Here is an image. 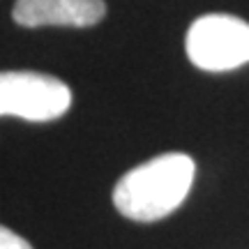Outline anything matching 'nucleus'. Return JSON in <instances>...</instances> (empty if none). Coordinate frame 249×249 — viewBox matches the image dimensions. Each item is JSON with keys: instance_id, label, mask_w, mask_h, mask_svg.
I'll return each mask as SVG.
<instances>
[{"instance_id": "f257e3e1", "label": "nucleus", "mask_w": 249, "mask_h": 249, "mask_svg": "<svg viewBox=\"0 0 249 249\" xmlns=\"http://www.w3.org/2000/svg\"><path fill=\"white\" fill-rule=\"evenodd\" d=\"M196 173L185 152H166L127 171L113 189V205L127 219L157 222L185 203Z\"/></svg>"}, {"instance_id": "f03ea898", "label": "nucleus", "mask_w": 249, "mask_h": 249, "mask_svg": "<svg viewBox=\"0 0 249 249\" xmlns=\"http://www.w3.org/2000/svg\"><path fill=\"white\" fill-rule=\"evenodd\" d=\"M187 58L203 71H231L249 62V23L231 14H205L189 26Z\"/></svg>"}, {"instance_id": "7ed1b4c3", "label": "nucleus", "mask_w": 249, "mask_h": 249, "mask_svg": "<svg viewBox=\"0 0 249 249\" xmlns=\"http://www.w3.org/2000/svg\"><path fill=\"white\" fill-rule=\"evenodd\" d=\"M71 90L39 71H0V116L28 123H49L67 113Z\"/></svg>"}, {"instance_id": "20e7f679", "label": "nucleus", "mask_w": 249, "mask_h": 249, "mask_svg": "<svg viewBox=\"0 0 249 249\" xmlns=\"http://www.w3.org/2000/svg\"><path fill=\"white\" fill-rule=\"evenodd\" d=\"M107 14L104 0H17L12 18L23 28H90Z\"/></svg>"}, {"instance_id": "39448f33", "label": "nucleus", "mask_w": 249, "mask_h": 249, "mask_svg": "<svg viewBox=\"0 0 249 249\" xmlns=\"http://www.w3.org/2000/svg\"><path fill=\"white\" fill-rule=\"evenodd\" d=\"M0 249H33V247L18 233L9 231L7 226H0Z\"/></svg>"}]
</instances>
